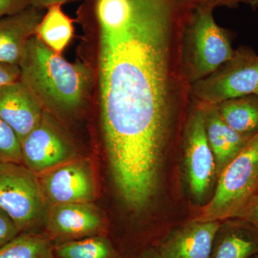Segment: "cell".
<instances>
[{
    "mask_svg": "<svg viewBox=\"0 0 258 258\" xmlns=\"http://www.w3.org/2000/svg\"><path fill=\"white\" fill-rule=\"evenodd\" d=\"M203 0H82L77 22L96 41L103 142L117 187L152 189L180 112L191 103L185 29Z\"/></svg>",
    "mask_w": 258,
    "mask_h": 258,
    "instance_id": "6da1fadb",
    "label": "cell"
},
{
    "mask_svg": "<svg viewBox=\"0 0 258 258\" xmlns=\"http://www.w3.org/2000/svg\"><path fill=\"white\" fill-rule=\"evenodd\" d=\"M19 67L20 81L57 119L76 116L88 106L95 83L94 72L88 63L66 60L35 35Z\"/></svg>",
    "mask_w": 258,
    "mask_h": 258,
    "instance_id": "7a4b0ae2",
    "label": "cell"
},
{
    "mask_svg": "<svg viewBox=\"0 0 258 258\" xmlns=\"http://www.w3.org/2000/svg\"><path fill=\"white\" fill-rule=\"evenodd\" d=\"M214 10L204 0L194 12L185 29L183 62L191 84L216 71L230 60L235 51L231 32L216 23Z\"/></svg>",
    "mask_w": 258,
    "mask_h": 258,
    "instance_id": "3957f363",
    "label": "cell"
},
{
    "mask_svg": "<svg viewBox=\"0 0 258 258\" xmlns=\"http://www.w3.org/2000/svg\"><path fill=\"white\" fill-rule=\"evenodd\" d=\"M258 190V134L220 174L215 195L197 221H218L243 211Z\"/></svg>",
    "mask_w": 258,
    "mask_h": 258,
    "instance_id": "277c9868",
    "label": "cell"
},
{
    "mask_svg": "<svg viewBox=\"0 0 258 258\" xmlns=\"http://www.w3.org/2000/svg\"><path fill=\"white\" fill-rule=\"evenodd\" d=\"M45 203L37 175L23 164L0 163V210L20 234L38 232L45 225Z\"/></svg>",
    "mask_w": 258,
    "mask_h": 258,
    "instance_id": "5b68a950",
    "label": "cell"
},
{
    "mask_svg": "<svg viewBox=\"0 0 258 258\" xmlns=\"http://www.w3.org/2000/svg\"><path fill=\"white\" fill-rule=\"evenodd\" d=\"M253 94H258V55L247 45L237 47L230 60L191 87V99L203 104Z\"/></svg>",
    "mask_w": 258,
    "mask_h": 258,
    "instance_id": "8992f818",
    "label": "cell"
},
{
    "mask_svg": "<svg viewBox=\"0 0 258 258\" xmlns=\"http://www.w3.org/2000/svg\"><path fill=\"white\" fill-rule=\"evenodd\" d=\"M22 164L38 176L76 159L74 141L60 121L44 109L38 125L21 142Z\"/></svg>",
    "mask_w": 258,
    "mask_h": 258,
    "instance_id": "52a82bcc",
    "label": "cell"
},
{
    "mask_svg": "<svg viewBox=\"0 0 258 258\" xmlns=\"http://www.w3.org/2000/svg\"><path fill=\"white\" fill-rule=\"evenodd\" d=\"M184 137L190 189L197 200H202L210 189L216 171V164L207 137L203 106L192 99Z\"/></svg>",
    "mask_w": 258,
    "mask_h": 258,
    "instance_id": "ba28073f",
    "label": "cell"
},
{
    "mask_svg": "<svg viewBox=\"0 0 258 258\" xmlns=\"http://www.w3.org/2000/svg\"><path fill=\"white\" fill-rule=\"evenodd\" d=\"M37 178L44 198L50 205L91 203L96 198L94 174L87 159L76 158Z\"/></svg>",
    "mask_w": 258,
    "mask_h": 258,
    "instance_id": "9c48e42d",
    "label": "cell"
},
{
    "mask_svg": "<svg viewBox=\"0 0 258 258\" xmlns=\"http://www.w3.org/2000/svg\"><path fill=\"white\" fill-rule=\"evenodd\" d=\"M45 233L54 243L106 235L101 212L91 203H61L47 208Z\"/></svg>",
    "mask_w": 258,
    "mask_h": 258,
    "instance_id": "30bf717a",
    "label": "cell"
},
{
    "mask_svg": "<svg viewBox=\"0 0 258 258\" xmlns=\"http://www.w3.org/2000/svg\"><path fill=\"white\" fill-rule=\"evenodd\" d=\"M44 108L21 81L0 86V119L13 129L20 143L41 120Z\"/></svg>",
    "mask_w": 258,
    "mask_h": 258,
    "instance_id": "8fae6325",
    "label": "cell"
},
{
    "mask_svg": "<svg viewBox=\"0 0 258 258\" xmlns=\"http://www.w3.org/2000/svg\"><path fill=\"white\" fill-rule=\"evenodd\" d=\"M221 225L218 221H194L171 232L156 247L164 258H211Z\"/></svg>",
    "mask_w": 258,
    "mask_h": 258,
    "instance_id": "7c38bea8",
    "label": "cell"
},
{
    "mask_svg": "<svg viewBox=\"0 0 258 258\" xmlns=\"http://www.w3.org/2000/svg\"><path fill=\"white\" fill-rule=\"evenodd\" d=\"M45 12L30 5L19 13L0 18V62L19 66Z\"/></svg>",
    "mask_w": 258,
    "mask_h": 258,
    "instance_id": "4fadbf2b",
    "label": "cell"
},
{
    "mask_svg": "<svg viewBox=\"0 0 258 258\" xmlns=\"http://www.w3.org/2000/svg\"><path fill=\"white\" fill-rule=\"evenodd\" d=\"M201 104L207 137L215 157L216 171L220 174L252 137H244L231 128L222 120L216 105Z\"/></svg>",
    "mask_w": 258,
    "mask_h": 258,
    "instance_id": "5bb4252c",
    "label": "cell"
},
{
    "mask_svg": "<svg viewBox=\"0 0 258 258\" xmlns=\"http://www.w3.org/2000/svg\"><path fill=\"white\" fill-rule=\"evenodd\" d=\"M258 254V230L246 225L220 227L211 258H252Z\"/></svg>",
    "mask_w": 258,
    "mask_h": 258,
    "instance_id": "9a60e30c",
    "label": "cell"
},
{
    "mask_svg": "<svg viewBox=\"0 0 258 258\" xmlns=\"http://www.w3.org/2000/svg\"><path fill=\"white\" fill-rule=\"evenodd\" d=\"M222 120L244 137L258 134V94L227 100L216 105Z\"/></svg>",
    "mask_w": 258,
    "mask_h": 258,
    "instance_id": "2e32d148",
    "label": "cell"
},
{
    "mask_svg": "<svg viewBox=\"0 0 258 258\" xmlns=\"http://www.w3.org/2000/svg\"><path fill=\"white\" fill-rule=\"evenodd\" d=\"M62 6L55 5L47 8L35 32L45 45L60 55L74 35V20L64 13Z\"/></svg>",
    "mask_w": 258,
    "mask_h": 258,
    "instance_id": "e0dca14e",
    "label": "cell"
},
{
    "mask_svg": "<svg viewBox=\"0 0 258 258\" xmlns=\"http://www.w3.org/2000/svg\"><path fill=\"white\" fill-rule=\"evenodd\" d=\"M0 258H56L55 243L44 232L19 234L0 249Z\"/></svg>",
    "mask_w": 258,
    "mask_h": 258,
    "instance_id": "ac0fdd59",
    "label": "cell"
},
{
    "mask_svg": "<svg viewBox=\"0 0 258 258\" xmlns=\"http://www.w3.org/2000/svg\"><path fill=\"white\" fill-rule=\"evenodd\" d=\"M56 258H121L106 235L55 244Z\"/></svg>",
    "mask_w": 258,
    "mask_h": 258,
    "instance_id": "d6986e66",
    "label": "cell"
},
{
    "mask_svg": "<svg viewBox=\"0 0 258 258\" xmlns=\"http://www.w3.org/2000/svg\"><path fill=\"white\" fill-rule=\"evenodd\" d=\"M22 164L21 143L9 125L0 119V163Z\"/></svg>",
    "mask_w": 258,
    "mask_h": 258,
    "instance_id": "ffe728a7",
    "label": "cell"
},
{
    "mask_svg": "<svg viewBox=\"0 0 258 258\" xmlns=\"http://www.w3.org/2000/svg\"><path fill=\"white\" fill-rule=\"evenodd\" d=\"M20 233L14 222L0 210V249L13 240Z\"/></svg>",
    "mask_w": 258,
    "mask_h": 258,
    "instance_id": "44dd1931",
    "label": "cell"
},
{
    "mask_svg": "<svg viewBox=\"0 0 258 258\" xmlns=\"http://www.w3.org/2000/svg\"><path fill=\"white\" fill-rule=\"evenodd\" d=\"M20 80V69L18 64L0 62V86Z\"/></svg>",
    "mask_w": 258,
    "mask_h": 258,
    "instance_id": "7402d4cb",
    "label": "cell"
},
{
    "mask_svg": "<svg viewBox=\"0 0 258 258\" xmlns=\"http://www.w3.org/2000/svg\"><path fill=\"white\" fill-rule=\"evenodd\" d=\"M29 6L28 0H0V18L19 13Z\"/></svg>",
    "mask_w": 258,
    "mask_h": 258,
    "instance_id": "603a6c76",
    "label": "cell"
},
{
    "mask_svg": "<svg viewBox=\"0 0 258 258\" xmlns=\"http://www.w3.org/2000/svg\"><path fill=\"white\" fill-rule=\"evenodd\" d=\"M214 8L224 7V8L235 9L238 8L239 5L244 4L247 5L252 10L258 9V0H205Z\"/></svg>",
    "mask_w": 258,
    "mask_h": 258,
    "instance_id": "cb8c5ba5",
    "label": "cell"
},
{
    "mask_svg": "<svg viewBox=\"0 0 258 258\" xmlns=\"http://www.w3.org/2000/svg\"><path fill=\"white\" fill-rule=\"evenodd\" d=\"M82 1V0H28L30 6L35 7L40 9L46 10L52 5L67 4L74 2Z\"/></svg>",
    "mask_w": 258,
    "mask_h": 258,
    "instance_id": "d4e9b609",
    "label": "cell"
},
{
    "mask_svg": "<svg viewBox=\"0 0 258 258\" xmlns=\"http://www.w3.org/2000/svg\"><path fill=\"white\" fill-rule=\"evenodd\" d=\"M132 258H164L156 247L149 248L143 252Z\"/></svg>",
    "mask_w": 258,
    "mask_h": 258,
    "instance_id": "484cf974",
    "label": "cell"
},
{
    "mask_svg": "<svg viewBox=\"0 0 258 258\" xmlns=\"http://www.w3.org/2000/svg\"><path fill=\"white\" fill-rule=\"evenodd\" d=\"M251 221L253 222L254 227L258 230V198L255 203L252 205L250 210Z\"/></svg>",
    "mask_w": 258,
    "mask_h": 258,
    "instance_id": "4316f807",
    "label": "cell"
},
{
    "mask_svg": "<svg viewBox=\"0 0 258 258\" xmlns=\"http://www.w3.org/2000/svg\"><path fill=\"white\" fill-rule=\"evenodd\" d=\"M252 258H258V254H256V255H254Z\"/></svg>",
    "mask_w": 258,
    "mask_h": 258,
    "instance_id": "83f0119b",
    "label": "cell"
}]
</instances>
